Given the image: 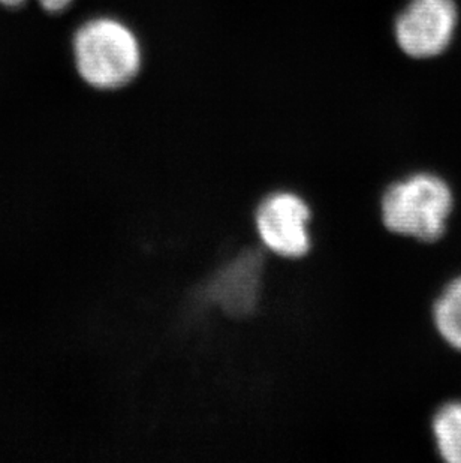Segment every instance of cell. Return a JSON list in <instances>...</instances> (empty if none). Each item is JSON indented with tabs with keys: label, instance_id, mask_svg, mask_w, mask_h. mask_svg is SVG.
Returning a JSON list of instances; mask_svg holds the SVG:
<instances>
[{
	"label": "cell",
	"instance_id": "5b68a950",
	"mask_svg": "<svg viewBox=\"0 0 461 463\" xmlns=\"http://www.w3.org/2000/svg\"><path fill=\"white\" fill-rule=\"evenodd\" d=\"M261 271L262 258L249 252L214 278L207 296L228 315L243 317L250 314L259 298Z\"/></svg>",
	"mask_w": 461,
	"mask_h": 463
},
{
	"label": "cell",
	"instance_id": "6da1fadb",
	"mask_svg": "<svg viewBox=\"0 0 461 463\" xmlns=\"http://www.w3.org/2000/svg\"><path fill=\"white\" fill-rule=\"evenodd\" d=\"M80 77L98 90H118L132 83L143 66L138 36L127 23L95 17L77 29L72 41Z\"/></svg>",
	"mask_w": 461,
	"mask_h": 463
},
{
	"label": "cell",
	"instance_id": "277c9868",
	"mask_svg": "<svg viewBox=\"0 0 461 463\" xmlns=\"http://www.w3.org/2000/svg\"><path fill=\"white\" fill-rule=\"evenodd\" d=\"M257 230L262 243L275 254L300 258L310 250V209L298 195L273 194L258 206Z\"/></svg>",
	"mask_w": 461,
	"mask_h": 463
},
{
	"label": "cell",
	"instance_id": "52a82bcc",
	"mask_svg": "<svg viewBox=\"0 0 461 463\" xmlns=\"http://www.w3.org/2000/svg\"><path fill=\"white\" fill-rule=\"evenodd\" d=\"M431 428L442 459L461 463V402L442 405L433 417Z\"/></svg>",
	"mask_w": 461,
	"mask_h": 463
},
{
	"label": "cell",
	"instance_id": "3957f363",
	"mask_svg": "<svg viewBox=\"0 0 461 463\" xmlns=\"http://www.w3.org/2000/svg\"><path fill=\"white\" fill-rule=\"evenodd\" d=\"M461 11L457 0H408L392 22L399 52L412 61H431L451 49Z\"/></svg>",
	"mask_w": 461,
	"mask_h": 463
},
{
	"label": "cell",
	"instance_id": "ba28073f",
	"mask_svg": "<svg viewBox=\"0 0 461 463\" xmlns=\"http://www.w3.org/2000/svg\"><path fill=\"white\" fill-rule=\"evenodd\" d=\"M26 2L27 0H0V5L6 6V8H20V6H23ZM38 2H40L41 6H42L47 13L59 14L70 8L74 0H38Z\"/></svg>",
	"mask_w": 461,
	"mask_h": 463
},
{
	"label": "cell",
	"instance_id": "8992f818",
	"mask_svg": "<svg viewBox=\"0 0 461 463\" xmlns=\"http://www.w3.org/2000/svg\"><path fill=\"white\" fill-rule=\"evenodd\" d=\"M433 318L444 341L461 351V276L451 280L436 300Z\"/></svg>",
	"mask_w": 461,
	"mask_h": 463
},
{
	"label": "cell",
	"instance_id": "7a4b0ae2",
	"mask_svg": "<svg viewBox=\"0 0 461 463\" xmlns=\"http://www.w3.org/2000/svg\"><path fill=\"white\" fill-rule=\"evenodd\" d=\"M453 209L451 186L433 173H417L390 184L381 202L387 230L424 243L444 237Z\"/></svg>",
	"mask_w": 461,
	"mask_h": 463
}]
</instances>
